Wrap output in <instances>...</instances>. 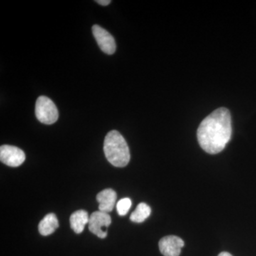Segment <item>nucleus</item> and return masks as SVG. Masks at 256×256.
Masks as SVG:
<instances>
[{"label":"nucleus","instance_id":"1","mask_svg":"<svg viewBox=\"0 0 256 256\" xmlns=\"http://www.w3.org/2000/svg\"><path fill=\"white\" fill-rule=\"evenodd\" d=\"M232 134L230 111L226 108H220L203 120L197 130V139L204 150L215 154L224 150Z\"/></svg>","mask_w":256,"mask_h":256},{"label":"nucleus","instance_id":"2","mask_svg":"<svg viewBox=\"0 0 256 256\" xmlns=\"http://www.w3.org/2000/svg\"><path fill=\"white\" fill-rule=\"evenodd\" d=\"M104 153L108 161L117 168H124L129 163L130 154L126 140L117 130L108 133L104 140Z\"/></svg>","mask_w":256,"mask_h":256},{"label":"nucleus","instance_id":"3","mask_svg":"<svg viewBox=\"0 0 256 256\" xmlns=\"http://www.w3.org/2000/svg\"><path fill=\"white\" fill-rule=\"evenodd\" d=\"M35 112L42 124H52L58 118V112L53 101L46 96H40L36 102Z\"/></svg>","mask_w":256,"mask_h":256},{"label":"nucleus","instance_id":"4","mask_svg":"<svg viewBox=\"0 0 256 256\" xmlns=\"http://www.w3.org/2000/svg\"><path fill=\"white\" fill-rule=\"evenodd\" d=\"M111 222V217L108 214L100 210L95 212L89 218L88 228L98 238H105L108 234L106 228L110 225Z\"/></svg>","mask_w":256,"mask_h":256},{"label":"nucleus","instance_id":"5","mask_svg":"<svg viewBox=\"0 0 256 256\" xmlns=\"http://www.w3.org/2000/svg\"><path fill=\"white\" fill-rule=\"evenodd\" d=\"M25 159L24 152L18 148L6 144L0 146V160L4 164L12 168H18L22 164Z\"/></svg>","mask_w":256,"mask_h":256},{"label":"nucleus","instance_id":"6","mask_svg":"<svg viewBox=\"0 0 256 256\" xmlns=\"http://www.w3.org/2000/svg\"><path fill=\"white\" fill-rule=\"evenodd\" d=\"M92 31L100 50L106 54H114L116 50V44L114 36L99 25H94Z\"/></svg>","mask_w":256,"mask_h":256},{"label":"nucleus","instance_id":"7","mask_svg":"<svg viewBox=\"0 0 256 256\" xmlns=\"http://www.w3.org/2000/svg\"><path fill=\"white\" fill-rule=\"evenodd\" d=\"M184 242L176 236H168L161 239L159 242L160 252L164 256H178Z\"/></svg>","mask_w":256,"mask_h":256},{"label":"nucleus","instance_id":"8","mask_svg":"<svg viewBox=\"0 0 256 256\" xmlns=\"http://www.w3.org/2000/svg\"><path fill=\"white\" fill-rule=\"evenodd\" d=\"M96 200L99 204V210L108 214L114 210L117 194L112 188H106L98 194Z\"/></svg>","mask_w":256,"mask_h":256},{"label":"nucleus","instance_id":"9","mask_svg":"<svg viewBox=\"0 0 256 256\" xmlns=\"http://www.w3.org/2000/svg\"><path fill=\"white\" fill-rule=\"evenodd\" d=\"M89 218H90V216H89L86 210H76L70 216V228L73 229L75 233H82L86 225L88 224Z\"/></svg>","mask_w":256,"mask_h":256},{"label":"nucleus","instance_id":"10","mask_svg":"<svg viewBox=\"0 0 256 256\" xmlns=\"http://www.w3.org/2000/svg\"><path fill=\"white\" fill-rule=\"evenodd\" d=\"M58 220L54 214H48L44 217L38 224V232L44 236L50 235L58 228Z\"/></svg>","mask_w":256,"mask_h":256},{"label":"nucleus","instance_id":"11","mask_svg":"<svg viewBox=\"0 0 256 256\" xmlns=\"http://www.w3.org/2000/svg\"><path fill=\"white\" fill-rule=\"evenodd\" d=\"M151 208L146 203H140L130 215V220L134 223H142L150 216Z\"/></svg>","mask_w":256,"mask_h":256},{"label":"nucleus","instance_id":"12","mask_svg":"<svg viewBox=\"0 0 256 256\" xmlns=\"http://www.w3.org/2000/svg\"><path fill=\"white\" fill-rule=\"evenodd\" d=\"M131 206H132V202H131L130 198H122L118 202L117 205H116L118 213L120 216H126L129 212Z\"/></svg>","mask_w":256,"mask_h":256},{"label":"nucleus","instance_id":"13","mask_svg":"<svg viewBox=\"0 0 256 256\" xmlns=\"http://www.w3.org/2000/svg\"><path fill=\"white\" fill-rule=\"evenodd\" d=\"M96 2L98 3L99 4L102 5V6H107L111 2L110 0H98Z\"/></svg>","mask_w":256,"mask_h":256},{"label":"nucleus","instance_id":"14","mask_svg":"<svg viewBox=\"0 0 256 256\" xmlns=\"http://www.w3.org/2000/svg\"><path fill=\"white\" fill-rule=\"evenodd\" d=\"M218 256H232V254H229V252H220V255H218Z\"/></svg>","mask_w":256,"mask_h":256}]
</instances>
